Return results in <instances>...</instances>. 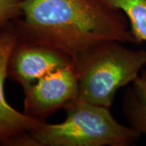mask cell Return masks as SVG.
<instances>
[{"instance_id":"3957f363","label":"cell","mask_w":146,"mask_h":146,"mask_svg":"<svg viewBox=\"0 0 146 146\" xmlns=\"http://www.w3.org/2000/svg\"><path fill=\"white\" fill-rule=\"evenodd\" d=\"M123 44L105 42L74 63L80 99L110 108L117 91L139 76L146 66V50Z\"/></svg>"},{"instance_id":"6da1fadb","label":"cell","mask_w":146,"mask_h":146,"mask_svg":"<svg viewBox=\"0 0 146 146\" xmlns=\"http://www.w3.org/2000/svg\"><path fill=\"white\" fill-rule=\"evenodd\" d=\"M21 41L52 47L73 63L108 42L137 45L122 11L105 0H23Z\"/></svg>"},{"instance_id":"9c48e42d","label":"cell","mask_w":146,"mask_h":146,"mask_svg":"<svg viewBox=\"0 0 146 146\" xmlns=\"http://www.w3.org/2000/svg\"><path fill=\"white\" fill-rule=\"evenodd\" d=\"M23 0H0V28L22 16Z\"/></svg>"},{"instance_id":"7a4b0ae2","label":"cell","mask_w":146,"mask_h":146,"mask_svg":"<svg viewBox=\"0 0 146 146\" xmlns=\"http://www.w3.org/2000/svg\"><path fill=\"white\" fill-rule=\"evenodd\" d=\"M110 108L77 98L58 123L42 122L13 146H129L141 136L115 119Z\"/></svg>"},{"instance_id":"5b68a950","label":"cell","mask_w":146,"mask_h":146,"mask_svg":"<svg viewBox=\"0 0 146 146\" xmlns=\"http://www.w3.org/2000/svg\"><path fill=\"white\" fill-rule=\"evenodd\" d=\"M72 63L71 58L56 49L19 39L8 60L7 77L25 91L47 74Z\"/></svg>"},{"instance_id":"30bf717a","label":"cell","mask_w":146,"mask_h":146,"mask_svg":"<svg viewBox=\"0 0 146 146\" xmlns=\"http://www.w3.org/2000/svg\"><path fill=\"white\" fill-rule=\"evenodd\" d=\"M3 28V27H2ZM2 28H0V33H1V29H2Z\"/></svg>"},{"instance_id":"8992f818","label":"cell","mask_w":146,"mask_h":146,"mask_svg":"<svg viewBox=\"0 0 146 146\" xmlns=\"http://www.w3.org/2000/svg\"><path fill=\"white\" fill-rule=\"evenodd\" d=\"M19 41L14 21L6 25L0 33V145L13 146L20 137L36 128L42 122L12 108L4 95V82L7 77L9 58Z\"/></svg>"},{"instance_id":"52a82bcc","label":"cell","mask_w":146,"mask_h":146,"mask_svg":"<svg viewBox=\"0 0 146 146\" xmlns=\"http://www.w3.org/2000/svg\"><path fill=\"white\" fill-rule=\"evenodd\" d=\"M123 97V111L131 127L146 134V66Z\"/></svg>"},{"instance_id":"ba28073f","label":"cell","mask_w":146,"mask_h":146,"mask_svg":"<svg viewBox=\"0 0 146 146\" xmlns=\"http://www.w3.org/2000/svg\"><path fill=\"white\" fill-rule=\"evenodd\" d=\"M108 4L122 11L137 45L146 42V0H105Z\"/></svg>"},{"instance_id":"277c9868","label":"cell","mask_w":146,"mask_h":146,"mask_svg":"<svg viewBox=\"0 0 146 146\" xmlns=\"http://www.w3.org/2000/svg\"><path fill=\"white\" fill-rule=\"evenodd\" d=\"M24 113L46 122L54 112L65 110L78 98V79L74 63L58 68L25 90Z\"/></svg>"}]
</instances>
